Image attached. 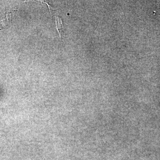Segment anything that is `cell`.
Listing matches in <instances>:
<instances>
[{
    "label": "cell",
    "mask_w": 160,
    "mask_h": 160,
    "mask_svg": "<svg viewBox=\"0 0 160 160\" xmlns=\"http://www.w3.org/2000/svg\"><path fill=\"white\" fill-rule=\"evenodd\" d=\"M13 12H14V10H10L6 13L5 17L0 22V29H2L10 24L12 20V16Z\"/></svg>",
    "instance_id": "6da1fadb"
},
{
    "label": "cell",
    "mask_w": 160,
    "mask_h": 160,
    "mask_svg": "<svg viewBox=\"0 0 160 160\" xmlns=\"http://www.w3.org/2000/svg\"><path fill=\"white\" fill-rule=\"evenodd\" d=\"M55 22L57 29L60 35V38H62V37L64 36L62 21L58 17L55 16Z\"/></svg>",
    "instance_id": "7a4b0ae2"
},
{
    "label": "cell",
    "mask_w": 160,
    "mask_h": 160,
    "mask_svg": "<svg viewBox=\"0 0 160 160\" xmlns=\"http://www.w3.org/2000/svg\"><path fill=\"white\" fill-rule=\"evenodd\" d=\"M42 2H43V3H45V4H47V5H48V7H49V11H50V13H51V9H52V10H55V9H53V8H52V7H51V6H50V5H49V4H48L46 2H42V1H41Z\"/></svg>",
    "instance_id": "3957f363"
}]
</instances>
